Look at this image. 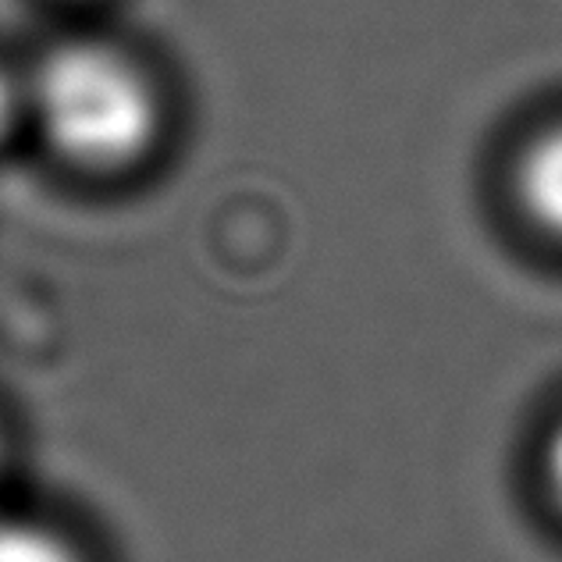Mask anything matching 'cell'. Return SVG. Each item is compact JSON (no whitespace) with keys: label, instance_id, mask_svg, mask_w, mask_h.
<instances>
[{"label":"cell","instance_id":"cell-1","mask_svg":"<svg viewBox=\"0 0 562 562\" xmlns=\"http://www.w3.org/2000/svg\"><path fill=\"white\" fill-rule=\"evenodd\" d=\"M33 103L57 150L90 168L128 165L157 132V97L146 76L97 43L54 50L36 71Z\"/></svg>","mask_w":562,"mask_h":562},{"label":"cell","instance_id":"cell-5","mask_svg":"<svg viewBox=\"0 0 562 562\" xmlns=\"http://www.w3.org/2000/svg\"><path fill=\"white\" fill-rule=\"evenodd\" d=\"M14 114H19V93H14L11 79L0 71V139H4V132L14 125Z\"/></svg>","mask_w":562,"mask_h":562},{"label":"cell","instance_id":"cell-3","mask_svg":"<svg viewBox=\"0 0 562 562\" xmlns=\"http://www.w3.org/2000/svg\"><path fill=\"white\" fill-rule=\"evenodd\" d=\"M0 562H79V555L47 527L4 520L0 524Z\"/></svg>","mask_w":562,"mask_h":562},{"label":"cell","instance_id":"cell-4","mask_svg":"<svg viewBox=\"0 0 562 562\" xmlns=\"http://www.w3.org/2000/svg\"><path fill=\"white\" fill-rule=\"evenodd\" d=\"M544 473H549L552 492H555L559 502H562V424L552 431L549 449H544Z\"/></svg>","mask_w":562,"mask_h":562},{"label":"cell","instance_id":"cell-2","mask_svg":"<svg viewBox=\"0 0 562 562\" xmlns=\"http://www.w3.org/2000/svg\"><path fill=\"white\" fill-rule=\"evenodd\" d=\"M516 189L527 214L552 235H562V125L527 146L516 171Z\"/></svg>","mask_w":562,"mask_h":562}]
</instances>
